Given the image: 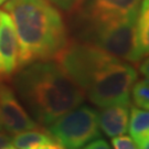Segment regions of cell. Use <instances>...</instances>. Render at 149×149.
<instances>
[{
    "instance_id": "cell-16",
    "label": "cell",
    "mask_w": 149,
    "mask_h": 149,
    "mask_svg": "<svg viewBox=\"0 0 149 149\" xmlns=\"http://www.w3.org/2000/svg\"><path fill=\"white\" fill-rule=\"evenodd\" d=\"M82 149H113L107 141H105L104 139L97 138L93 141H91L90 144H87L84 146Z\"/></svg>"
},
{
    "instance_id": "cell-6",
    "label": "cell",
    "mask_w": 149,
    "mask_h": 149,
    "mask_svg": "<svg viewBox=\"0 0 149 149\" xmlns=\"http://www.w3.org/2000/svg\"><path fill=\"white\" fill-rule=\"evenodd\" d=\"M141 0H84L77 12L80 26L116 20L137 13Z\"/></svg>"
},
{
    "instance_id": "cell-3",
    "label": "cell",
    "mask_w": 149,
    "mask_h": 149,
    "mask_svg": "<svg viewBox=\"0 0 149 149\" xmlns=\"http://www.w3.org/2000/svg\"><path fill=\"white\" fill-rule=\"evenodd\" d=\"M137 13L109 21L80 26L81 41L94 44L128 63H138L143 56L136 38Z\"/></svg>"
},
{
    "instance_id": "cell-10",
    "label": "cell",
    "mask_w": 149,
    "mask_h": 149,
    "mask_svg": "<svg viewBox=\"0 0 149 149\" xmlns=\"http://www.w3.org/2000/svg\"><path fill=\"white\" fill-rule=\"evenodd\" d=\"M137 45L141 56H149V0H141L136 22Z\"/></svg>"
},
{
    "instance_id": "cell-11",
    "label": "cell",
    "mask_w": 149,
    "mask_h": 149,
    "mask_svg": "<svg viewBox=\"0 0 149 149\" xmlns=\"http://www.w3.org/2000/svg\"><path fill=\"white\" fill-rule=\"evenodd\" d=\"M11 140L13 147L18 149H37L41 145L54 143L51 136L43 128L31 129L13 135Z\"/></svg>"
},
{
    "instance_id": "cell-2",
    "label": "cell",
    "mask_w": 149,
    "mask_h": 149,
    "mask_svg": "<svg viewBox=\"0 0 149 149\" xmlns=\"http://www.w3.org/2000/svg\"><path fill=\"white\" fill-rule=\"evenodd\" d=\"M19 42V69L42 61H53L69 43V32L58 8L48 0H8Z\"/></svg>"
},
{
    "instance_id": "cell-21",
    "label": "cell",
    "mask_w": 149,
    "mask_h": 149,
    "mask_svg": "<svg viewBox=\"0 0 149 149\" xmlns=\"http://www.w3.org/2000/svg\"><path fill=\"white\" fill-rule=\"evenodd\" d=\"M0 132H5L3 130V125H2V119H1V113H0Z\"/></svg>"
},
{
    "instance_id": "cell-25",
    "label": "cell",
    "mask_w": 149,
    "mask_h": 149,
    "mask_svg": "<svg viewBox=\"0 0 149 149\" xmlns=\"http://www.w3.org/2000/svg\"><path fill=\"white\" fill-rule=\"evenodd\" d=\"M62 149H63V148H62Z\"/></svg>"
},
{
    "instance_id": "cell-15",
    "label": "cell",
    "mask_w": 149,
    "mask_h": 149,
    "mask_svg": "<svg viewBox=\"0 0 149 149\" xmlns=\"http://www.w3.org/2000/svg\"><path fill=\"white\" fill-rule=\"evenodd\" d=\"M112 146L114 149H139L135 140L125 135L112 138Z\"/></svg>"
},
{
    "instance_id": "cell-9",
    "label": "cell",
    "mask_w": 149,
    "mask_h": 149,
    "mask_svg": "<svg viewBox=\"0 0 149 149\" xmlns=\"http://www.w3.org/2000/svg\"><path fill=\"white\" fill-rule=\"evenodd\" d=\"M98 114L100 128L108 137L114 138L127 133L129 123V106L112 105L101 108Z\"/></svg>"
},
{
    "instance_id": "cell-1",
    "label": "cell",
    "mask_w": 149,
    "mask_h": 149,
    "mask_svg": "<svg viewBox=\"0 0 149 149\" xmlns=\"http://www.w3.org/2000/svg\"><path fill=\"white\" fill-rule=\"evenodd\" d=\"M16 95L38 125L49 126L74 109L85 100V94L60 64L42 61L19 69L12 76Z\"/></svg>"
},
{
    "instance_id": "cell-20",
    "label": "cell",
    "mask_w": 149,
    "mask_h": 149,
    "mask_svg": "<svg viewBox=\"0 0 149 149\" xmlns=\"http://www.w3.org/2000/svg\"><path fill=\"white\" fill-rule=\"evenodd\" d=\"M37 149H62L58 144L55 143H50V144H44L41 145L40 147H38Z\"/></svg>"
},
{
    "instance_id": "cell-4",
    "label": "cell",
    "mask_w": 149,
    "mask_h": 149,
    "mask_svg": "<svg viewBox=\"0 0 149 149\" xmlns=\"http://www.w3.org/2000/svg\"><path fill=\"white\" fill-rule=\"evenodd\" d=\"M137 80L138 73L133 64L115 56L96 72L84 94L100 108L112 105L129 106L132 88Z\"/></svg>"
},
{
    "instance_id": "cell-22",
    "label": "cell",
    "mask_w": 149,
    "mask_h": 149,
    "mask_svg": "<svg viewBox=\"0 0 149 149\" xmlns=\"http://www.w3.org/2000/svg\"><path fill=\"white\" fill-rule=\"evenodd\" d=\"M7 1H8V0H0V6H1V5H5Z\"/></svg>"
},
{
    "instance_id": "cell-14",
    "label": "cell",
    "mask_w": 149,
    "mask_h": 149,
    "mask_svg": "<svg viewBox=\"0 0 149 149\" xmlns=\"http://www.w3.org/2000/svg\"><path fill=\"white\" fill-rule=\"evenodd\" d=\"M48 1L60 10L71 13L77 10L84 0H48Z\"/></svg>"
},
{
    "instance_id": "cell-12",
    "label": "cell",
    "mask_w": 149,
    "mask_h": 149,
    "mask_svg": "<svg viewBox=\"0 0 149 149\" xmlns=\"http://www.w3.org/2000/svg\"><path fill=\"white\" fill-rule=\"evenodd\" d=\"M129 133L134 139L149 134V111L133 107L129 113Z\"/></svg>"
},
{
    "instance_id": "cell-13",
    "label": "cell",
    "mask_w": 149,
    "mask_h": 149,
    "mask_svg": "<svg viewBox=\"0 0 149 149\" xmlns=\"http://www.w3.org/2000/svg\"><path fill=\"white\" fill-rule=\"evenodd\" d=\"M132 98L135 106L149 111V80H137L132 88Z\"/></svg>"
},
{
    "instance_id": "cell-24",
    "label": "cell",
    "mask_w": 149,
    "mask_h": 149,
    "mask_svg": "<svg viewBox=\"0 0 149 149\" xmlns=\"http://www.w3.org/2000/svg\"><path fill=\"white\" fill-rule=\"evenodd\" d=\"M13 149H15V148H13Z\"/></svg>"
},
{
    "instance_id": "cell-8",
    "label": "cell",
    "mask_w": 149,
    "mask_h": 149,
    "mask_svg": "<svg viewBox=\"0 0 149 149\" xmlns=\"http://www.w3.org/2000/svg\"><path fill=\"white\" fill-rule=\"evenodd\" d=\"M19 70V42L10 16L0 13V81L8 80Z\"/></svg>"
},
{
    "instance_id": "cell-18",
    "label": "cell",
    "mask_w": 149,
    "mask_h": 149,
    "mask_svg": "<svg viewBox=\"0 0 149 149\" xmlns=\"http://www.w3.org/2000/svg\"><path fill=\"white\" fill-rule=\"evenodd\" d=\"M138 71L145 79L149 80V56L144 59L138 64Z\"/></svg>"
},
{
    "instance_id": "cell-17",
    "label": "cell",
    "mask_w": 149,
    "mask_h": 149,
    "mask_svg": "<svg viewBox=\"0 0 149 149\" xmlns=\"http://www.w3.org/2000/svg\"><path fill=\"white\" fill-rule=\"evenodd\" d=\"M11 137H9L3 132H0V149H13Z\"/></svg>"
},
{
    "instance_id": "cell-19",
    "label": "cell",
    "mask_w": 149,
    "mask_h": 149,
    "mask_svg": "<svg viewBox=\"0 0 149 149\" xmlns=\"http://www.w3.org/2000/svg\"><path fill=\"white\" fill-rule=\"evenodd\" d=\"M134 140H135V143L138 146L139 149H149V134L141 136L139 138L134 139Z\"/></svg>"
},
{
    "instance_id": "cell-7",
    "label": "cell",
    "mask_w": 149,
    "mask_h": 149,
    "mask_svg": "<svg viewBox=\"0 0 149 149\" xmlns=\"http://www.w3.org/2000/svg\"><path fill=\"white\" fill-rule=\"evenodd\" d=\"M0 113L3 130L11 135L41 128L29 115L13 88L0 81Z\"/></svg>"
},
{
    "instance_id": "cell-5",
    "label": "cell",
    "mask_w": 149,
    "mask_h": 149,
    "mask_svg": "<svg viewBox=\"0 0 149 149\" xmlns=\"http://www.w3.org/2000/svg\"><path fill=\"white\" fill-rule=\"evenodd\" d=\"M45 132L61 148L82 149L91 141L101 138L97 111L81 104L47 126Z\"/></svg>"
},
{
    "instance_id": "cell-23",
    "label": "cell",
    "mask_w": 149,
    "mask_h": 149,
    "mask_svg": "<svg viewBox=\"0 0 149 149\" xmlns=\"http://www.w3.org/2000/svg\"><path fill=\"white\" fill-rule=\"evenodd\" d=\"M0 13H1V10H0Z\"/></svg>"
}]
</instances>
